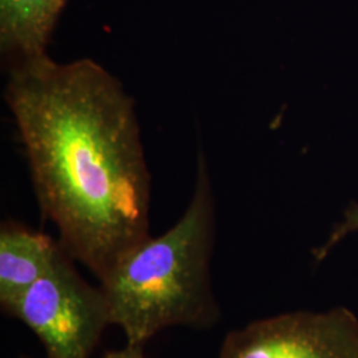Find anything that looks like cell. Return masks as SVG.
<instances>
[{"mask_svg":"<svg viewBox=\"0 0 358 358\" xmlns=\"http://www.w3.org/2000/svg\"><path fill=\"white\" fill-rule=\"evenodd\" d=\"M214 231V195L201 153L192 201L178 222L130 250L100 282L110 322L128 344L146 345L171 327L210 329L220 320L210 273Z\"/></svg>","mask_w":358,"mask_h":358,"instance_id":"obj_2","label":"cell"},{"mask_svg":"<svg viewBox=\"0 0 358 358\" xmlns=\"http://www.w3.org/2000/svg\"><path fill=\"white\" fill-rule=\"evenodd\" d=\"M103 358H146L145 357V344H128L122 349L106 350Z\"/></svg>","mask_w":358,"mask_h":358,"instance_id":"obj_8","label":"cell"},{"mask_svg":"<svg viewBox=\"0 0 358 358\" xmlns=\"http://www.w3.org/2000/svg\"><path fill=\"white\" fill-rule=\"evenodd\" d=\"M20 358H31V357H20Z\"/></svg>","mask_w":358,"mask_h":358,"instance_id":"obj_9","label":"cell"},{"mask_svg":"<svg viewBox=\"0 0 358 358\" xmlns=\"http://www.w3.org/2000/svg\"><path fill=\"white\" fill-rule=\"evenodd\" d=\"M66 0H0V47L16 63L47 56Z\"/></svg>","mask_w":358,"mask_h":358,"instance_id":"obj_6","label":"cell"},{"mask_svg":"<svg viewBox=\"0 0 358 358\" xmlns=\"http://www.w3.org/2000/svg\"><path fill=\"white\" fill-rule=\"evenodd\" d=\"M6 101L43 214L101 282L150 236V174L133 99L96 62L47 55L16 63Z\"/></svg>","mask_w":358,"mask_h":358,"instance_id":"obj_1","label":"cell"},{"mask_svg":"<svg viewBox=\"0 0 358 358\" xmlns=\"http://www.w3.org/2000/svg\"><path fill=\"white\" fill-rule=\"evenodd\" d=\"M358 231V205L350 206L345 211L344 219L333 229L327 242L315 251L316 259L320 262L329 255L333 248L340 243L345 236Z\"/></svg>","mask_w":358,"mask_h":358,"instance_id":"obj_7","label":"cell"},{"mask_svg":"<svg viewBox=\"0 0 358 358\" xmlns=\"http://www.w3.org/2000/svg\"><path fill=\"white\" fill-rule=\"evenodd\" d=\"M64 247L7 316L24 322L44 345L47 358H90L110 322L101 285L93 287Z\"/></svg>","mask_w":358,"mask_h":358,"instance_id":"obj_3","label":"cell"},{"mask_svg":"<svg viewBox=\"0 0 358 358\" xmlns=\"http://www.w3.org/2000/svg\"><path fill=\"white\" fill-rule=\"evenodd\" d=\"M63 250L50 235L15 222L0 229V308L7 315Z\"/></svg>","mask_w":358,"mask_h":358,"instance_id":"obj_5","label":"cell"},{"mask_svg":"<svg viewBox=\"0 0 358 358\" xmlns=\"http://www.w3.org/2000/svg\"><path fill=\"white\" fill-rule=\"evenodd\" d=\"M217 358H358V317L338 307L256 320L229 333Z\"/></svg>","mask_w":358,"mask_h":358,"instance_id":"obj_4","label":"cell"}]
</instances>
